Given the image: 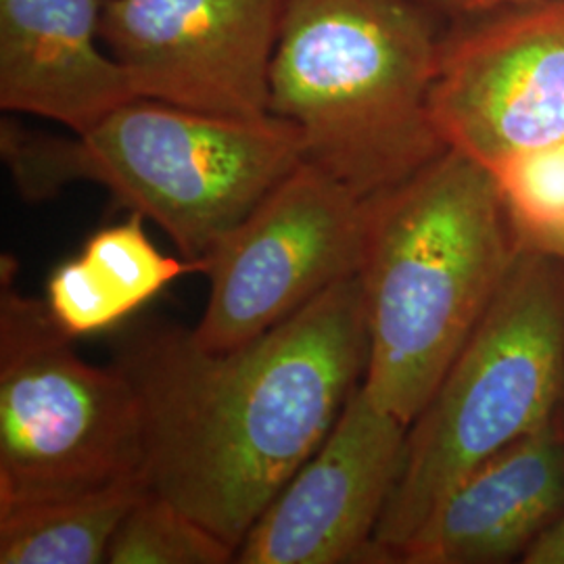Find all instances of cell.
<instances>
[{
  "mask_svg": "<svg viewBox=\"0 0 564 564\" xmlns=\"http://www.w3.org/2000/svg\"><path fill=\"white\" fill-rule=\"evenodd\" d=\"M366 358L358 276L230 351L176 324L130 328L113 364L141 405L147 489L239 550L337 423Z\"/></svg>",
  "mask_w": 564,
  "mask_h": 564,
  "instance_id": "6da1fadb",
  "label": "cell"
},
{
  "mask_svg": "<svg viewBox=\"0 0 564 564\" xmlns=\"http://www.w3.org/2000/svg\"><path fill=\"white\" fill-rule=\"evenodd\" d=\"M521 247L494 174L454 149L370 197L358 281L372 402L405 426L419 419Z\"/></svg>",
  "mask_w": 564,
  "mask_h": 564,
  "instance_id": "7a4b0ae2",
  "label": "cell"
},
{
  "mask_svg": "<svg viewBox=\"0 0 564 564\" xmlns=\"http://www.w3.org/2000/svg\"><path fill=\"white\" fill-rule=\"evenodd\" d=\"M437 20L419 0H282L270 113L364 199L447 151L431 116Z\"/></svg>",
  "mask_w": 564,
  "mask_h": 564,
  "instance_id": "3957f363",
  "label": "cell"
},
{
  "mask_svg": "<svg viewBox=\"0 0 564 564\" xmlns=\"http://www.w3.org/2000/svg\"><path fill=\"white\" fill-rule=\"evenodd\" d=\"M0 155L25 202L76 182L107 188L203 260L303 162L300 130L276 116H209L153 99L121 105L80 134H44L4 118Z\"/></svg>",
  "mask_w": 564,
  "mask_h": 564,
  "instance_id": "277c9868",
  "label": "cell"
},
{
  "mask_svg": "<svg viewBox=\"0 0 564 564\" xmlns=\"http://www.w3.org/2000/svg\"><path fill=\"white\" fill-rule=\"evenodd\" d=\"M563 405L564 263L523 242L484 321L408 426L372 563H393L452 485L558 419Z\"/></svg>",
  "mask_w": 564,
  "mask_h": 564,
  "instance_id": "5b68a950",
  "label": "cell"
},
{
  "mask_svg": "<svg viewBox=\"0 0 564 564\" xmlns=\"http://www.w3.org/2000/svg\"><path fill=\"white\" fill-rule=\"evenodd\" d=\"M2 258L0 508L144 484L141 405L116 364L86 362ZM147 485V484H144Z\"/></svg>",
  "mask_w": 564,
  "mask_h": 564,
  "instance_id": "8992f818",
  "label": "cell"
},
{
  "mask_svg": "<svg viewBox=\"0 0 564 564\" xmlns=\"http://www.w3.org/2000/svg\"><path fill=\"white\" fill-rule=\"evenodd\" d=\"M370 199L303 160L203 258L209 295L193 337L230 351L358 276Z\"/></svg>",
  "mask_w": 564,
  "mask_h": 564,
  "instance_id": "52a82bcc",
  "label": "cell"
},
{
  "mask_svg": "<svg viewBox=\"0 0 564 564\" xmlns=\"http://www.w3.org/2000/svg\"><path fill=\"white\" fill-rule=\"evenodd\" d=\"M282 0H107L101 39L141 99L270 116Z\"/></svg>",
  "mask_w": 564,
  "mask_h": 564,
  "instance_id": "ba28073f",
  "label": "cell"
},
{
  "mask_svg": "<svg viewBox=\"0 0 564 564\" xmlns=\"http://www.w3.org/2000/svg\"><path fill=\"white\" fill-rule=\"evenodd\" d=\"M431 116L447 149L489 172L564 141V2L444 36Z\"/></svg>",
  "mask_w": 564,
  "mask_h": 564,
  "instance_id": "9c48e42d",
  "label": "cell"
},
{
  "mask_svg": "<svg viewBox=\"0 0 564 564\" xmlns=\"http://www.w3.org/2000/svg\"><path fill=\"white\" fill-rule=\"evenodd\" d=\"M405 437L408 426L358 384L321 447L249 529L235 563H372Z\"/></svg>",
  "mask_w": 564,
  "mask_h": 564,
  "instance_id": "30bf717a",
  "label": "cell"
},
{
  "mask_svg": "<svg viewBox=\"0 0 564 564\" xmlns=\"http://www.w3.org/2000/svg\"><path fill=\"white\" fill-rule=\"evenodd\" d=\"M563 512L564 423L558 416L452 485L393 563H506L524 556Z\"/></svg>",
  "mask_w": 564,
  "mask_h": 564,
  "instance_id": "8fae6325",
  "label": "cell"
},
{
  "mask_svg": "<svg viewBox=\"0 0 564 564\" xmlns=\"http://www.w3.org/2000/svg\"><path fill=\"white\" fill-rule=\"evenodd\" d=\"M107 0H0V109L80 134L141 99L101 39Z\"/></svg>",
  "mask_w": 564,
  "mask_h": 564,
  "instance_id": "7c38bea8",
  "label": "cell"
},
{
  "mask_svg": "<svg viewBox=\"0 0 564 564\" xmlns=\"http://www.w3.org/2000/svg\"><path fill=\"white\" fill-rule=\"evenodd\" d=\"M203 260L170 258L149 239L141 214L102 226L80 253L59 263L48 281L44 303L65 335L82 339L128 321L167 284L203 274Z\"/></svg>",
  "mask_w": 564,
  "mask_h": 564,
  "instance_id": "4fadbf2b",
  "label": "cell"
},
{
  "mask_svg": "<svg viewBox=\"0 0 564 564\" xmlns=\"http://www.w3.org/2000/svg\"><path fill=\"white\" fill-rule=\"evenodd\" d=\"M142 481L80 496L0 508V563L101 564Z\"/></svg>",
  "mask_w": 564,
  "mask_h": 564,
  "instance_id": "5bb4252c",
  "label": "cell"
},
{
  "mask_svg": "<svg viewBox=\"0 0 564 564\" xmlns=\"http://www.w3.org/2000/svg\"><path fill=\"white\" fill-rule=\"evenodd\" d=\"M237 550L178 506L147 489L123 517L107 554L109 564H224Z\"/></svg>",
  "mask_w": 564,
  "mask_h": 564,
  "instance_id": "9a60e30c",
  "label": "cell"
},
{
  "mask_svg": "<svg viewBox=\"0 0 564 564\" xmlns=\"http://www.w3.org/2000/svg\"><path fill=\"white\" fill-rule=\"evenodd\" d=\"M521 241L564 232V141L521 153L491 172Z\"/></svg>",
  "mask_w": 564,
  "mask_h": 564,
  "instance_id": "2e32d148",
  "label": "cell"
},
{
  "mask_svg": "<svg viewBox=\"0 0 564 564\" xmlns=\"http://www.w3.org/2000/svg\"><path fill=\"white\" fill-rule=\"evenodd\" d=\"M433 15L437 18H454V20H470L481 18L506 4H521L533 0H419Z\"/></svg>",
  "mask_w": 564,
  "mask_h": 564,
  "instance_id": "e0dca14e",
  "label": "cell"
},
{
  "mask_svg": "<svg viewBox=\"0 0 564 564\" xmlns=\"http://www.w3.org/2000/svg\"><path fill=\"white\" fill-rule=\"evenodd\" d=\"M524 564H564V512L523 556Z\"/></svg>",
  "mask_w": 564,
  "mask_h": 564,
  "instance_id": "ac0fdd59",
  "label": "cell"
},
{
  "mask_svg": "<svg viewBox=\"0 0 564 564\" xmlns=\"http://www.w3.org/2000/svg\"><path fill=\"white\" fill-rule=\"evenodd\" d=\"M529 247H535V249H540V251H544L547 256H552L558 262L564 263V232L563 235H556V237H547L544 241L531 242Z\"/></svg>",
  "mask_w": 564,
  "mask_h": 564,
  "instance_id": "d6986e66",
  "label": "cell"
},
{
  "mask_svg": "<svg viewBox=\"0 0 564 564\" xmlns=\"http://www.w3.org/2000/svg\"><path fill=\"white\" fill-rule=\"evenodd\" d=\"M561 416H563V423H564V405H563V412H561Z\"/></svg>",
  "mask_w": 564,
  "mask_h": 564,
  "instance_id": "ffe728a7",
  "label": "cell"
}]
</instances>
